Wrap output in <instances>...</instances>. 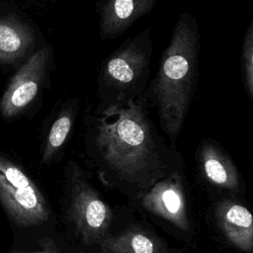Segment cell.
Returning a JSON list of instances; mask_svg holds the SVG:
<instances>
[{
    "label": "cell",
    "instance_id": "obj_1",
    "mask_svg": "<svg viewBox=\"0 0 253 253\" xmlns=\"http://www.w3.org/2000/svg\"><path fill=\"white\" fill-rule=\"evenodd\" d=\"M148 107L143 93L100 115L85 116V153L100 170L121 181L151 185L180 164V155L158 132Z\"/></svg>",
    "mask_w": 253,
    "mask_h": 253
},
{
    "label": "cell",
    "instance_id": "obj_2",
    "mask_svg": "<svg viewBox=\"0 0 253 253\" xmlns=\"http://www.w3.org/2000/svg\"><path fill=\"white\" fill-rule=\"evenodd\" d=\"M200 33L196 18L180 14L158 70L144 92L155 107L159 126L175 147L199 78Z\"/></svg>",
    "mask_w": 253,
    "mask_h": 253
},
{
    "label": "cell",
    "instance_id": "obj_3",
    "mask_svg": "<svg viewBox=\"0 0 253 253\" xmlns=\"http://www.w3.org/2000/svg\"><path fill=\"white\" fill-rule=\"evenodd\" d=\"M152 52V36L148 27L126 40L102 61L97 78L95 115L143 95L148 85Z\"/></svg>",
    "mask_w": 253,
    "mask_h": 253
},
{
    "label": "cell",
    "instance_id": "obj_4",
    "mask_svg": "<svg viewBox=\"0 0 253 253\" xmlns=\"http://www.w3.org/2000/svg\"><path fill=\"white\" fill-rule=\"evenodd\" d=\"M0 205L20 227L48 220L49 205L32 178L9 156L0 153Z\"/></svg>",
    "mask_w": 253,
    "mask_h": 253
},
{
    "label": "cell",
    "instance_id": "obj_5",
    "mask_svg": "<svg viewBox=\"0 0 253 253\" xmlns=\"http://www.w3.org/2000/svg\"><path fill=\"white\" fill-rule=\"evenodd\" d=\"M67 170L70 186L68 217L84 244L100 242L112 222L113 211L74 161H69Z\"/></svg>",
    "mask_w": 253,
    "mask_h": 253
},
{
    "label": "cell",
    "instance_id": "obj_6",
    "mask_svg": "<svg viewBox=\"0 0 253 253\" xmlns=\"http://www.w3.org/2000/svg\"><path fill=\"white\" fill-rule=\"evenodd\" d=\"M51 61L52 50L44 45L22 62L0 99L3 118H16L32 106L46 82Z\"/></svg>",
    "mask_w": 253,
    "mask_h": 253
},
{
    "label": "cell",
    "instance_id": "obj_7",
    "mask_svg": "<svg viewBox=\"0 0 253 253\" xmlns=\"http://www.w3.org/2000/svg\"><path fill=\"white\" fill-rule=\"evenodd\" d=\"M142 207L181 230L188 231L190 221L181 175L175 171L152 184L141 200Z\"/></svg>",
    "mask_w": 253,
    "mask_h": 253
},
{
    "label": "cell",
    "instance_id": "obj_8",
    "mask_svg": "<svg viewBox=\"0 0 253 253\" xmlns=\"http://www.w3.org/2000/svg\"><path fill=\"white\" fill-rule=\"evenodd\" d=\"M157 0H103L99 8V36L113 40L127 31L139 18L149 14Z\"/></svg>",
    "mask_w": 253,
    "mask_h": 253
},
{
    "label": "cell",
    "instance_id": "obj_9",
    "mask_svg": "<svg viewBox=\"0 0 253 253\" xmlns=\"http://www.w3.org/2000/svg\"><path fill=\"white\" fill-rule=\"evenodd\" d=\"M217 224L226 239L245 253L253 251V219L249 210L234 201H220L215 208Z\"/></svg>",
    "mask_w": 253,
    "mask_h": 253
},
{
    "label": "cell",
    "instance_id": "obj_10",
    "mask_svg": "<svg viewBox=\"0 0 253 253\" xmlns=\"http://www.w3.org/2000/svg\"><path fill=\"white\" fill-rule=\"evenodd\" d=\"M197 155L200 169L211 184L229 191L238 190V171L230 157L214 140L204 139Z\"/></svg>",
    "mask_w": 253,
    "mask_h": 253
},
{
    "label": "cell",
    "instance_id": "obj_11",
    "mask_svg": "<svg viewBox=\"0 0 253 253\" xmlns=\"http://www.w3.org/2000/svg\"><path fill=\"white\" fill-rule=\"evenodd\" d=\"M34 30L12 17H0V63L25 61L36 50Z\"/></svg>",
    "mask_w": 253,
    "mask_h": 253
},
{
    "label": "cell",
    "instance_id": "obj_12",
    "mask_svg": "<svg viewBox=\"0 0 253 253\" xmlns=\"http://www.w3.org/2000/svg\"><path fill=\"white\" fill-rule=\"evenodd\" d=\"M79 99L67 100L55 114L43 142L42 162H50L68 140L79 111Z\"/></svg>",
    "mask_w": 253,
    "mask_h": 253
},
{
    "label": "cell",
    "instance_id": "obj_13",
    "mask_svg": "<svg viewBox=\"0 0 253 253\" xmlns=\"http://www.w3.org/2000/svg\"><path fill=\"white\" fill-rule=\"evenodd\" d=\"M103 253H162L159 242L138 228H129L101 241Z\"/></svg>",
    "mask_w": 253,
    "mask_h": 253
},
{
    "label": "cell",
    "instance_id": "obj_14",
    "mask_svg": "<svg viewBox=\"0 0 253 253\" xmlns=\"http://www.w3.org/2000/svg\"><path fill=\"white\" fill-rule=\"evenodd\" d=\"M241 77L244 91L249 99L253 98V21H251L245 32L241 56Z\"/></svg>",
    "mask_w": 253,
    "mask_h": 253
},
{
    "label": "cell",
    "instance_id": "obj_15",
    "mask_svg": "<svg viewBox=\"0 0 253 253\" xmlns=\"http://www.w3.org/2000/svg\"><path fill=\"white\" fill-rule=\"evenodd\" d=\"M41 249L37 251H20L13 250L9 253H61L55 242L50 238H43L40 241Z\"/></svg>",
    "mask_w": 253,
    "mask_h": 253
}]
</instances>
